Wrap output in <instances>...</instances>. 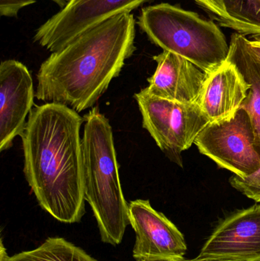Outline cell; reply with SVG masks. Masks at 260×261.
I'll list each match as a JSON object with an SVG mask.
<instances>
[{
    "label": "cell",
    "mask_w": 260,
    "mask_h": 261,
    "mask_svg": "<svg viewBox=\"0 0 260 261\" xmlns=\"http://www.w3.org/2000/svg\"><path fill=\"white\" fill-rule=\"evenodd\" d=\"M79 113L62 104L32 109L21 135L24 173L40 206L64 223L85 214Z\"/></svg>",
    "instance_id": "cell-1"
},
{
    "label": "cell",
    "mask_w": 260,
    "mask_h": 261,
    "mask_svg": "<svg viewBox=\"0 0 260 261\" xmlns=\"http://www.w3.org/2000/svg\"><path fill=\"white\" fill-rule=\"evenodd\" d=\"M131 13L113 17L75 38L41 64L35 97L77 113L93 108L135 51Z\"/></svg>",
    "instance_id": "cell-2"
},
{
    "label": "cell",
    "mask_w": 260,
    "mask_h": 261,
    "mask_svg": "<svg viewBox=\"0 0 260 261\" xmlns=\"http://www.w3.org/2000/svg\"><path fill=\"white\" fill-rule=\"evenodd\" d=\"M83 119L84 197L93 210L102 242L116 246L123 239L130 218L119 178L112 128L98 107H93Z\"/></svg>",
    "instance_id": "cell-3"
},
{
    "label": "cell",
    "mask_w": 260,
    "mask_h": 261,
    "mask_svg": "<svg viewBox=\"0 0 260 261\" xmlns=\"http://www.w3.org/2000/svg\"><path fill=\"white\" fill-rule=\"evenodd\" d=\"M137 24L153 44L186 58L206 73L228 58L230 46L223 32L195 12L160 3L143 7Z\"/></svg>",
    "instance_id": "cell-4"
},
{
    "label": "cell",
    "mask_w": 260,
    "mask_h": 261,
    "mask_svg": "<svg viewBox=\"0 0 260 261\" xmlns=\"http://www.w3.org/2000/svg\"><path fill=\"white\" fill-rule=\"evenodd\" d=\"M143 127L172 162L183 167L182 153L210 122L198 103L172 102L151 94L148 88L135 93Z\"/></svg>",
    "instance_id": "cell-5"
},
{
    "label": "cell",
    "mask_w": 260,
    "mask_h": 261,
    "mask_svg": "<svg viewBox=\"0 0 260 261\" xmlns=\"http://www.w3.org/2000/svg\"><path fill=\"white\" fill-rule=\"evenodd\" d=\"M200 153L235 176L247 177L260 169V154L249 115L243 109L230 119L210 122L195 139Z\"/></svg>",
    "instance_id": "cell-6"
},
{
    "label": "cell",
    "mask_w": 260,
    "mask_h": 261,
    "mask_svg": "<svg viewBox=\"0 0 260 261\" xmlns=\"http://www.w3.org/2000/svg\"><path fill=\"white\" fill-rule=\"evenodd\" d=\"M151 0H70L41 24L34 41L50 52L65 47L89 29L131 11Z\"/></svg>",
    "instance_id": "cell-7"
},
{
    "label": "cell",
    "mask_w": 260,
    "mask_h": 261,
    "mask_svg": "<svg viewBox=\"0 0 260 261\" xmlns=\"http://www.w3.org/2000/svg\"><path fill=\"white\" fill-rule=\"evenodd\" d=\"M130 225L135 231L133 257L140 260H185L187 245L184 236L149 200L137 199L128 204Z\"/></svg>",
    "instance_id": "cell-8"
},
{
    "label": "cell",
    "mask_w": 260,
    "mask_h": 261,
    "mask_svg": "<svg viewBox=\"0 0 260 261\" xmlns=\"http://www.w3.org/2000/svg\"><path fill=\"white\" fill-rule=\"evenodd\" d=\"M188 261H260V203L227 216Z\"/></svg>",
    "instance_id": "cell-9"
},
{
    "label": "cell",
    "mask_w": 260,
    "mask_h": 261,
    "mask_svg": "<svg viewBox=\"0 0 260 261\" xmlns=\"http://www.w3.org/2000/svg\"><path fill=\"white\" fill-rule=\"evenodd\" d=\"M33 80L24 64L15 60L0 65V151L12 147L25 128L34 105Z\"/></svg>",
    "instance_id": "cell-10"
},
{
    "label": "cell",
    "mask_w": 260,
    "mask_h": 261,
    "mask_svg": "<svg viewBox=\"0 0 260 261\" xmlns=\"http://www.w3.org/2000/svg\"><path fill=\"white\" fill-rule=\"evenodd\" d=\"M155 73L148 78L151 94L180 103H197L208 73L186 58L163 50L154 58Z\"/></svg>",
    "instance_id": "cell-11"
},
{
    "label": "cell",
    "mask_w": 260,
    "mask_h": 261,
    "mask_svg": "<svg viewBox=\"0 0 260 261\" xmlns=\"http://www.w3.org/2000/svg\"><path fill=\"white\" fill-rule=\"evenodd\" d=\"M250 88L236 66L227 61L208 73L197 103L210 122L230 119L241 108Z\"/></svg>",
    "instance_id": "cell-12"
},
{
    "label": "cell",
    "mask_w": 260,
    "mask_h": 261,
    "mask_svg": "<svg viewBox=\"0 0 260 261\" xmlns=\"http://www.w3.org/2000/svg\"><path fill=\"white\" fill-rule=\"evenodd\" d=\"M246 36L232 34L227 61L236 66L250 84L247 99L241 108L249 115L255 135V145L260 154V62L246 44Z\"/></svg>",
    "instance_id": "cell-13"
},
{
    "label": "cell",
    "mask_w": 260,
    "mask_h": 261,
    "mask_svg": "<svg viewBox=\"0 0 260 261\" xmlns=\"http://www.w3.org/2000/svg\"><path fill=\"white\" fill-rule=\"evenodd\" d=\"M220 25L260 38V0H194Z\"/></svg>",
    "instance_id": "cell-14"
},
{
    "label": "cell",
    "mask_w": 260,
    "mask_h": 261,
    "mask_svg": "<svg viewBox=\"0 0 260 261\" xmlns=\"http://www.w3.org/2000/svg\"><path fill=\"white\" fill-rule=\"evenodd\" d=\"M6 261H98L62 238H48L41 246L9 257Z\"/></svg>",
    "instance_id": "cell-15"
},
{
    "label": "cell",
    "mask_w": 260,
    "mask_h": 261,
    "mask_svg": "<svg viewBox=\"0 0 260 261\" xmlns=\"http://www.w3.org/2000/svg\"><path fill=\"white\" fill-rule=\"evenodd\" d=\"M230 186L240 193L260 203V169L247 177L233 175L229 179Z\"/></svg>",
    "instance_id": "cell-16"
},
{
    "label": "cell",
    "mask_w": 260,
    "mask_h": 261,
    "mask_svg": "<svg viewBox=\"0 0 260 261\" xmlns=\"http://www.w3.org/2000/svg\"><path fill=\"white\" fill-rule=\"evenodd\" d=\"M37 0H0V15L7 18H16L21 9L35 4Z\"/></svg>",
    "instance_id": "cell-17"
},
{
    "label": "cell",
    "mask_w": 260,
    "mask_h": 261,
    "mask_svg": "<svg viewBox=\"0 0 260 261\" xmlns=\"http://www.w3.org/2000/svg\"><path fill=\"white\" fill-rule=\"evenodd\" d=\"M246 44L252 55L260 62V38H253L248 39L246 37Z\"/></svg>",
    "instance_id": "cell-18"
},
{
    "label": "cell",
    "mask_w": 260,
    "mask_h": 261,
    "mask_svg": "<svg viewBox=\"0 0 260 261\" xmlns=\"http://www.w3.org/2000/svg\"><path fill=\"white\" fill-rule=\"evenodd\" d=\"M52 1L54 2L58 6H61V9H62V8L65 7L68 4L70 0H52Z\"/></svg>",
    "instance_id": "cell-19"
},
{
    "label": "cell",
    "mask_w": 260,
    "mask_h": 261,
    "mask_svg": "<svg viewBox=\"0 0 260 261\" xmlns=\"http://www.w3.org/2000/svg\"><path fill=\"white\" fill-rule=\"evenodd\" d=\"M140 261H176V260H140Z\"/></svg>",
    "instance_id": "cell-20"
},
{
    "label": "cell",
    "mask_w": 260,
    "mask_h": 261,
    "mask_svg": "<svg viewBox=\"0 0 260 261\" xmlns=\"http://www.w3.org/2000/svg\"><path fill=\"white\" fill-rule=\"evenodd\" d=\"M183 261H188V260H183Z\"/></svg>",
    "instance_id": "cell-21"
}]
</instances>
